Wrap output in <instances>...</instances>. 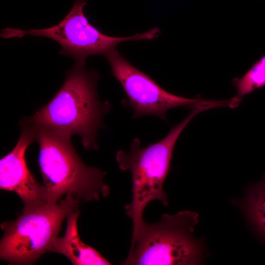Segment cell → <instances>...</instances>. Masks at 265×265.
<instances>
[{
  "label": "cell",
  "mask_w": 265,
  "mask_h": 265,
  "mask_svg": "<svg viewBox=\"0 0 265 265\" xmlns=\"http://www.w3.org/2000/svg\"><path fill=\"white\" fill-rule=\"evenodd\" d=\"M203 110L191 109L182 122L173 126L168 134L158 142L143 148L138 138H134L128 151L116 154L120 170L129 171L132 180V199L124 207L126 213L132 221L131 244H133L144 222L143 213L152 201L158 200L166 206L168 196L163 189L166 178L170 171L173 150L180 135L192 119Z\"/></svg>",
  "instance_id": "7a4b0ae2"
},
{
  "label": "cell",
  "mask_w": 265,
  "mask_h": 265,
  "mask_svg": "<svg viewBox=\"0 0 265 265\" xmlns=\"http://www.w3.org/2000/svg\"><path fill=\"white\" fill-rule=\"evenodd\" d=\"M22 132L14 149L0 160V188L14 191L27 211L49 203L47 189L39 183L29 171L25 159L28 147L35 140L33 130L21 124Z\"/></svg>",
  "instance_id": "ba28073f"
},
{
  "label": "cell",
  "mask_w": 265,
  "mask_h": 265,
  "mask_svg": "<svg viewBox=\"0 0 265 265\" xmlns=\"http://www.w3.org/2000/svg\"><path fill=\"white\" fill-rule=\"evenodd\" d=\"M84 65L76 62L51 100L21 122L65 137L71 138L77 134L85 149H97L98 131L103 125V117L110 109L111 105L99 100L98 76L87 71Z\"/></svg>",
  "instance_id": "6da1fadb"
},
{
  "label": "cell",
  "mask_w": 265,
  "mask_h": 265,
  "mask_svg": "<svg viewBox=\"0 0 265 265\" xmlns=\"http://www.w3.org/2000/svg\"><path fill=\"white\" fill-rule=\"evenodd\" d=\"M81 201L71 194L55 203L23 211L13 221L0 224L4 232L0 258L12 265L34 264L49 251L65 217L77 210Z\"/></svg>",
  "instance_id": "5b68a950"
},
{
  "label": "cell",
  "mask_w": 265,
  "mask_h": 265,
  "mask_svg": "<svg viewBox=\"0 0 265 265\" xmlns=\"http://www.w3.org/2000/svg\"><path fill=\"white\" fill-rule=\"evenodd\" d=\"M232 82L237 90L235 97L240 101L245 95L265 86V55L255 62L241 77L235 78Z\"/></svg>",
  "instance_id": "8fae6325"
},
{
  "label": "cell",
  "mask_w": 265,
  "mask_h": 265,
  "mask_svg": "<svg viewBox=\"0 0 265 265\" xmlns=\"http://www.w3.org/2000/svg\"><path fill=\"white\" fill-rule=\"evenodd\" d=\"M241 205L251 226L265 241V172L262 179L250 187Z\"/></svg>",
  "instance_id": "30bf717a"
},
{
  "label": "cell",
  "mask_w": 265,
  "mask_h": 265,
  "mask_svg": "<svg viewBox=\"0 0 265 265\" xmlns=\"http://www.w3.org/2000/svg\"><path fill=\"white\" fill-rule=\"evenodd\" d=\"M87 0H75L66 16L58 24L44 29L27 30L12 28L3 29L0 36L5 38H21L27 35L51 38L61 46L60 53L73 57L76 63L85 64L92 55H106L125 41L151 40L157 37L159 29L155 27L142 33L126 37L107 36L89 22L83 12Z\"/></svg>",
  "instance_id": "8992f818"
},
{
  "label": "cell",
  "mask_w": 265,
  "mask_h": 265,
  "mask_svg": "<svg viewBox=\"0 0 265 265\" xmlns=\"http://www.w3.org/2000/svg\"><path fill=\"white\" fill-rule=\"evenodd\" d=\"M105 56L126 96L123 104L131 107L133 118L150 115L165 120L167 112L175 107H202L207 110L217 106L216 101L206 100L200 96L189 99L165 91L115 49Z\"/></svg>",
  "instance_id": "52a82bcc"
},
{
  "label": "cell",
  "mask_w": 265,
  "mask_h": 265,
  "mask_svg": "<svg viewBox=\"0 0 265 265\" xmlns=\"http://www.w3.org/2000/svg\"><path fill=\"white\" fill-rule=\"evenodd\" d=\"M198 214L191 211L164 213L156 223L144 221L123 265H193L203 263V240L194 236Z\"/></svg>",
  "instance_id": "277c9868"
},
{
  "label": "cell",
  "mask_w": 265,
  "mask_h": 265,
  "mask_svg": "<svg viewBox=\"0 0 265 265\" xmlns=\"http://www.w3.org/2000/svg\"><path fill=\"white\" fill-rule=\"evenodd\" d=\"M31 128L39 145L38 162L49 203L57 202L67 194L81 202L98 201L108 195L110 188L104 181L106 172L84 164L70 137Z\"/></svg>",
  "instance_id": "3957f363"
},
{
  "label": "cell",
  "mask_w": 265,
  "mask_h": 265,
  "mask_svg": "<svg viewBox=\"0 0 265 265\" xmlns=\"http://www.w3.org/2000/svg\"><path fill=\"white\" fill-rule=\"evenodd\" d=\"M80 214L77 210L68 214L65 235L53 239L49 252L65 255L74 265H111L98 251L80 239L77 229Z\"/></svg>",
  "instance_id": "9c48e42d"
}]
</instances>
